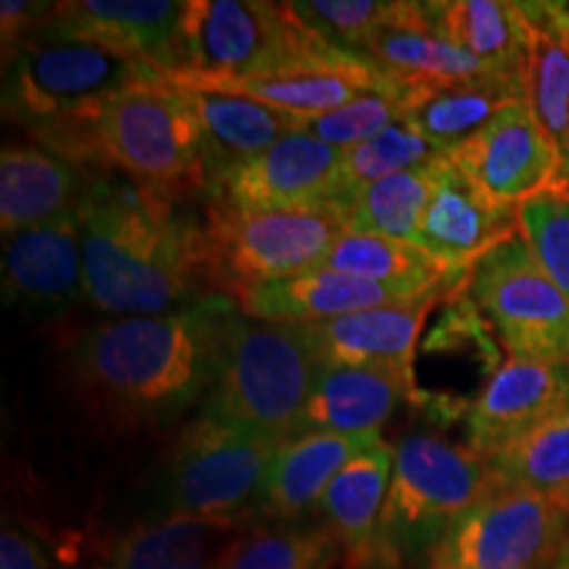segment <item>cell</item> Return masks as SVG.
<instances>
[{
  "instance_id": "18",
  "label": "cell",
  "mask_w": 569,
  "mask_h": 569,
  "mask_svg": "<svg viewBox=\"0 0 569 569\" xmlns=\"http://www.w3.org/2000/svg\"><path fill=\"white\" fill-rule=\"evenodd\" d=\"M163 80L184 84V88L219 90L232 96H246L251 101L272 106L277 111L290 113L298 119H317L325 113L340 109V106L356 101L359 96L372 90L390 88L401 82L380 69L372 59H361L346 63H325V67H303L280 71V74L264 77H198V74H167Z\"/></svg>"
},
{
  "instance_id": "16",
  "label": "cell",
  "mask_w": 569,
  "mask_h": 569,
  "mask_svg": "<svg viewBox=\"0 0 569 569\" xmlns=\"http://www.w3.org/2000/svg\"><path fill=\"white\" fill-rule=\"evenodd\" d=\"M184 9L177 0H69L59 3L53 24L167 77L184 69Z\"/></svg>"
},
{
  "instance_id": "40",
  "label": "cell",
  "mask_w": 569,
  "mask_h": 569,
  "mask_svg": "<svg viewBox=\"0 0 569 569\" xmlns=\"http://www.w3.org/2000/svg\"><path fill=\"white\" fill-rule=\"evenodd\" d=\"M0 569H61L48 546L24 525L6 519L0 530Z\"/></svg>"
},
{
  "instance_id": "11",
  "label": "cell",
  "mask_w": 569,
  "mask_h": 569,
  "mask_svg": "<svg viewBox=\"0 0 569 569\" xmlns=\"http://www.w3.org/2000/svg\"><path fill=\"white\" fill-rule=\"evenodd\" d=\"M569 540L557 498L496 488L427 549L422 569H551Z\"/></svg>"
},
{
  "instance_id": "24",
  "label": "cell",
  "mask_w": 569,
  "mask_h": 569,
  "mask_svg": "<svg viewBox=\"0 0 569 569\" xmlns=\"http://www.w3.org/2000/svg\"><path fill=\"white\" fill-rule=\"evenodd\" d=\"M243 522L151 517L109 538L92 569H219Z\"/></svg>"
},
{
  "instance_id": "4",
  "label": "cell",
  "mask_w": 569,
  "mask_h": 569,
  "mask_svg": "<svg viewBox=\"0 0 569 569\" xmlns=\"http://www.w3.org/2000/svg\"><path fill=\"white\" fill-rule=\"evenodd\" d=\"M322 369L306 325L261 322L238 311L203 415L282 446L298 436Z\"/></svg>"
},
{
  "instance_id": "35",
  "label": "cell",
  "mask_w": 569,
  "mask_h": 569,
  "mask_svg": "<svg viewBox=\"0 0 569 569\" xmlns=\"http://www.w3.org/2000/svg\"><path fill=\"white\" fill-rule=\"evenodd\" d=\"M498 486L557 498L569 493V411L490 457Z\"/></svg>"
},
{
  "instance_id": "3",
  "label": "cell",
  "mask_w": 569,
  "mask_h": 569,
  "mask_svg": "<svg viewBox=\"0 0 569 569\" xmlns=\"http://www.w3.org/2000/svg\"><path fill=\"white\" fill-rule=\"evenodd\" d=\"M34 142L82 169L122 172L169 201L203 193V134L169 80L113 92L88 111L32 134Z\"/></svg>"
},
{
  "instance_id": "22",
  "label": "cell",
  "mask_w": 569,
  "mask_h": 569,
  "mask_svg": "<svg viewBox=\"0 0 569 569\" xmlns=\"http://www.w3.org/2000/svg\"><path fill=\"white\" fill-rule=\"evenodd\" d=\"M88 169L38 142H6L0 153V227L3 234L77 213Z\"/></svg>"
},
{
  "instance_id": "31",
  "label": "cell",
  "mask_w": 569,
  "mask_h": 569,
  "mask_svg": "<svg viewBox=\"0 0 569 569\" xmlns=\"http://www.w3.org/2000/svg\"><path fill=\"white\" fill-rule=\"evenodd\" d=\"M525 63V103L559 159L557 193L569 196V40L530 27Z\"/></svg>"
},
{
  "instance_id": "34",
  "label": "cell",
  "mask_w": 569,
  "mask_h": 569,
  "mask_svg": "<svg viewBox=\"0 0 569 569\" xmlns=\"http://www.w3.org/2000/svg\"><path fill=\"white\" fill-rule=\"evenodd\" d=\"M443 161V159H440ZM407 169L367 184L348 206L343 224L351 234H380L417 246L419 222L436 188L438 163Z\"/></svg>"
},
{
  "instance_id": "42",
  "label": "cell",
  "mask_w": 569,
  "mask_h": 569,
  "mask_svg": "<svg viewBox=\"0 0 569 569\" xmlns=\"http://www.w3.org/2000/svg\"><path fill=\"white\" fill-rule=\"evenodd\" d=\"M361 569H398V567H361Z\"/></svg>"
},
{
  "instance_id": "36",
  "label": "cell",
  "mask_w": 569,
  "mask_h": 569,
  "mask_svg": "<svg viewBox=\"0 0 569 569\" xmlns=\"http://www.w3.org/2000/svg\"><path fill=\"white\" fill-rule=\"evenodd\" d=\"M288 6L306 30L353 53L365 51V42L382 27L417 11L409 0H306Z\"/></svg>"
},
{
  "instance_id": "9",
  "label": "cell",
  "mask_w": 569,
  "mask_h": 569,
  "mask_svg": "<svg viewBox=\"0 0 569 569\" xmlns=\"http://www.w3.org/2000/svg\"><path fill=\"white\" fill-rule=\"evenodd\" d=\"M343 232V219L330 209L264 213L209 209L201 227L209 293L234 301L253 284L319 269Z\"/></svg>"
},
{
  "instance_id": "5",
  "label": "cell",
  "mask_w": 569,
  "mask_h": 569,
  "mask_svg": "<svg viewBox=\"0 0 569 569\" xmlns=\"http://www.w3.org/2000/svg\"><path fill=\"white\" fill-rule=\"evenodd\" d=\"M498 486L490 461L436 432H415L393 446V472L377 528L372 567H401Z\"/></svg>"
},
{
  "instance_id": "10",
  "label": "cell",
  "mask_w": 569,
  "mask_h": 569,
  "mask_svg": "<svg viewBox=\"0 0 569 569\" xmlns=\"http://www.w3.org/2000/svg\"><path fill=\"white\" fill-rule=\"evenodd\" d=\"M465 296L493 327L509 359L569 361V298L540 267L522 232L475 261Z\"/></svg>"
},
{
  "instance_id": "13",
  "label": "cell",
  "mask_w": 569,
  "mask_h": 569,
  "mask_svg": "<svg viewBox=\"0 0 569 569\" xmlns=\"http://www.w3.org/2000/svg\"><path fill=\"white\" fill-rule=\"evenodd\" d=\"M448 159L478 193L501 209H519L530 198L557 190V151L525 101L498 111Z\"/></svg>"
},
{
  "instance_id": "14",
  "label": "cell",
  "mask_w": 569,
  "mask_h": 569,
  "mask_svg": "<svg viewBox=\"0 0 569 569\" xmlns=\"http://www.w3.org/2000/svg\"><path fill=\"white\" fill-rule=\"evenodd\" d=\"M567 411L569 361L509 359L469 403L465 446L490 459Z\"/></svg>"
},
{
  "instance_id": "19",
  "label": "cell",
  "mask_w": 569,
  "mask_h": 569,
  "mask_svg": "<svg viewBox=\"0 0 569 569\" xmlns=\"http://www.w3.org/2000/svg\"><path fill=\"white\" fill-rule=\"evenodd\" d=\"M440 298L419 303L380 306L353 315L306 325L325 367H375L409 375L415 380L419 336L432 306Z\"/></svg>"
},
{
  "instance_id": "33",
  "label": "cell",
  "mask_w": 569,
  "mask_h": 569,
  "mask_svg": "<svg viewBox=\"0 0 569 569\" xmlns=\"http://www.w3.org/2000/svg\"><path fill=\"white\" fill-rule=\"evenodd\" d=\"M443 148L432 146L407 122H396L375 138L359 146L348 148L340 159L336 177H332V193L327 209L336 211L340 219L346 217L348 206L367 184L386 180L390 174L407 172V169L427 167V163L446 159ZM346 227V224H343Z\"/></svg>"
},
{
  "instance_id": "23",
  "label": "cell",
  "mask_w": 569,
  "mask_h": 569,
  "mask_svg": "<svg viewBox=\"0 0 569 569\" xmlns=\"http://www.w3.org/2000/svg\"><path fill=\"white\" fill-rule=\"evenodd\" d=\"M174 88L180 90L184 103L193 111L198 127H201L206 177H209L206 188L217 177L251 161L253 156L264 153L284 134L301 130L303 119L251 101L246 96L184 88V84H174Z\"/></svg>"
},
{
  "instance_id": "20",
  "label": "cell",
  "mask_w": 569,
  "mask_h": 569,
  "mask_svg": "<svg viewBox=\"0 0 569 569\" xmlns=\"http://www.w3.org/2000/svg\"><path fill=\"white\" fill-rule=\"evenodd\" d=\"M234 303L240 315L261 322L317 325L353 311L411 301L377 282L319 267L303 274L253 284L234 298Z\"/></svg>"
},
{
  "instance_id": "32",
  "label": "cell",
  "mask_w": 569,
  "mask_h": 569,
  "mask_svg": "<svg viewBox=\"0 0 569 569\" xmlns=\"http://www.w3.org/2000/svg\"><path fill=\"white\" fill-rule=\"evenodd\" d=\"M343 546L325 522H267L240 532L219 569H336Z\"/></svg>"
},
{
  "instance_id": "6",
  "label": "cell",
  "mask_w": 569,
  "mask_h": 569,
  "mask_svg": "<svg viewBox=\"0 0 569 569\" xmlns=\"http://www.w3.org/2000/svg\"><path fill=\"white\" fill-rule=\"evenodd\" d=\"M182 51V74L227 80L361 59L306 30L288 3L269 0H188Z\"/></svg>"
},
{
  "instance_id": "17",
  "label": "cell",
  "mask_w": 569,
  "mask_h": 569,
  "mask_svg": "<svg viewBox=\"0 0 569 569\" xmlns=\"http://www.w3.org/2000/svg\"><path fill=\"white\" fill-rule=\"evenodd\" d=\"M517 211L490 203L446 156L419 222L417 248L448 272L469 277L480 256L519 232Z\"/></svg>"
},
{
  "instance_id": "15",
  "label": "cell",
  "mask_w": 569,
  "mask_h": 569,
  "mask_svg": "<svg viewBox=\"0 0 569 569\" xmlns=\"http://www.w3.org/2000/svg\"><path fill=\"white\" fill-rule=\"evenodd\" d=\"M3 301L32 317H59L84 301L77 213L3 234Z\"/></svg>"
},
{
  "instance_id": "27",
  "label": "cell",
  "mask_w": 569,
  "mask_h": 569,
  "mask_svg": "<svg viewBox=\"0 0 569 569\" xmlns=\"http://www.w3.org/2000/svg\"><path fill=\"white\" fill-rule=\"evenodd\" d=\"M322 267L382 284L411 303L430 298L451 301L467 284V277L448 272L422 248L380 234L343 232Z\"/></svg>"
},
{
  "instance_id": "8",
  "label": "cell",
  "mask_w": 569,
  "mask_h": 569,
  "mask_svg": "<svg viewBox=\"0 0 569 569\" xmlns=\"http://www.w3.org/2000/svg\"><path fill=\"white\" fill-rule=\"evenodd\" d=\"M280 443L201 415L182 427L159 469L156 517L243 522L256 515Z\"/></svg>"
},
{
  "instance_id": "38",
  "label": "cell",
  "mask_w": 569,
  "mask_h": 569,
  "mask_svg": "<svg viewBox=\"0 0 569 569\" xmlns=\"http://www.w3.org/2000/svg\"><path fill=\"white\" fill-rule=\"evenodd\" d=\"M517 222L540 267L569 298V196L549 190L517 211Z\"/></svg>"
},
{
  "instance_id": "25",
  "label": "cell",
  "mask_w": 569,
  "mask_h": 569,
  "mask_svg": "<svg viewBox=\"0 0 569 569\" xmlns=\"http://www.w3.org/2000/svg\"><path fill=\"white\" fill-rule=\"evenodd\" d=\"M409 375L375 367H325L306 403L298 436H380L398 403L411 398Z\"/></svg>"
},
{
  "instance_id": "30",
  "label": "cell",
  "mask_w": 569,
  "mask_h": 569,
  "mask_svg": "<svg viewBox=\"0 0 569 569\" xmlns=\"http://www.w3.org/2000/svg\"><path fill=\"white\" fill-rule=\"evenodd\" d=\"M517 101H525V88L511 82H409L401 122L451 153L498 111Z\"/></svg>"
},
{
  "instance_id": "2",
  "label": "cell",
  "mask_w": 569,
  "mask_h": 569,
  "mask_svg": "<svg viewBox=\"0 0 569 569\" xmlns=\"http://www.w3.org/2000/svg\"><path fill=\"white\" fill-rule=\"evenodd\" d=\"M82 234L84 303L113 317H159L209 293L201 224L177 203L109 169H88L77 206Z\"/></svg>"
},
{
  "instance_id": "26",
  "label": "cell",
  "mask_w": 569,
  "mask_h": 569,
  "mask_svg": "<svg viewBox=\"0 0 569 569\" xmlns=\"http://www.w3.org/2000/svg\"><path fill=\"white\" fill-rule=\"evenodd\" d=\"M390 472H393V446L380 438L356 453L325 490L319 515L343 546L346 569L375 565L377 528L386 507Z\"/></svg>"
},
{
  "instance_id": "43",
  "label": "cell",
  "mask_w": 569,
  "mask_h": 569,
  "mask_svg": "<svg viewBox=\"0 0 569 569\" xmlns=\"http://www.w3.org/2000/svg\"><path fill=\"white\" fill-rule=\"evenodd\" d=\"M561 503H565V507H567V509H569V493H567V496H565V498H561Z\"/></svg>"
},
{
  "instance_id": "41",
  "label": "cell",
  "mask_w": 569,
  "mask_h": 569,
  "mask_svg": "<svg viewBox=\"0 0 569 569\" xmlns=\"http://www.w3.org/2000/svg\"><path fill=\"white\" fill-rule=\"evenodd\" d=\"M551 569H569V540L565 543V549H561L557 561H553Z\"/></svg>"
},
{
  "instance_id": "37",
  "label": "cell",
  "mask_w": 569,
  "mask_h": 569,
  "mask_svg": "<svg viewBox=\"0 0 569 569\" xmlns=\"http://www.w3.org/2000/svg\"><path fill=\"white\" fill-rule=\"evenodd\" d=\"M407 88L409 82H396L390 88L365 92L356 101L340 106V109L325 113V117L303 119L301 130L315 134L327 146L338 148V151H348V148L359 146V142L375 138L388 127L401 122Z\"/></svg>"
},
{
  "instance_id": "39",
  "label": "cell",
  "mask_w": 569,
  "mask_h": 569,
  "mask_svg": "<svg viewBox=\"0 0 569 569\" xmlns=\"http://www.w3.org/2000/svg\"><path fill=\"white\" fill-rule=\"evenodd\" d=\"M56 9H59V3H48V0H3L0 3V51H3V63L11 61L32 34L51 24L56 19Z\"/></svg>"
},
{
  "instance_id": "28",
  "label": "cell",
  "mask_w": 569,
  "mask_h": 569,
  "mask_svg": "<svg viewBox=\"0 0 569 569\" xmlns=\"http://www.w3.org/2000/svg\"><path fill=\"white\" fill-rule=\"evenodd\" d=\"M361 53L401 82H511L507 77L496 74L493 69H488L486 63H480L475 56L461 51L459 46L440 38V34L432 30L430 19H427L425 3H417V11L411 13V17L375 32L372 38L365 42V51Z\"/></svg>"
},
{
  "instance_id": "21",
  "label": "cell",
  "mask_w": 569,
  "mask_h": 569,
  "mask_svg": "<svg viewBox=\"0 0 569 569\" xmlns=\"http://www.w3.org/2000/svg\"><path fill=\"white\" fill-rule=\"evenodd\" d=\"M382 436H336L306 432L280 446L269 467L256 515L264 522H301L319 511L325 490L356 453L377 443Z\"/></svg>"
},
{
  "instance_id": "12",
  "label": "cell",
  "mask_w": 569,
  "mask_h": 569,
  "mask_svg": "<svg viewBox=\"0 0 569 569\" xmlns=\"http://www.w3.org/2000/svg\"><path fill=\"white\" fill-rule=\"evenodd\" d=\"M343 151L298 130L206 188V206L234 213L327 209Z\"/></svg>"
},
{
  "instance_id": "1",
  "label": "cell",
  "mask_w": 569,
  "mask_h": 569,
  "mask_svg": "<svg viewBox=\"0 0 569 569\" xmlns=\"http://www.w3.org/2000/svg\"><path fill=\"white\" fill-rule=\"evenodd\" d=\"M238 311V303L213 293L172 315L88 325L67 346L71 388L117 432L172 425L209 398Z\"/></svg>"
},
{
  "instance_id": "29",
  "label": "cell",
  "mask_w": 569,
  "mask_h": 569,
  "mask_svg": "<svg viewBox=\"0 0 569 569\" xmlns=\"http://www.w3.org/2000/svg\"><path fill=\"white\" fill-rule=\"evenodd\" d=\"M427 19L440 38L475 56L496 74L522 82L530 30L515 0H436Z\"/></svg>"
},
{
  "instance_id": "7",
  "label": "cell",
  "mask_w": 569,
  "mask_h": 569,
  "mask_svg": "<svg viewBox=\"0 0 569 569\" xmlns=\"http://www.w3.org/2000/svg\"><path fill=\"white\" fill-rule=\"evenodd\" d=\"M163 80L161 71L48 24L3 63V113L34 134L113 92Z\"/></svg>"
}]
</instances>
